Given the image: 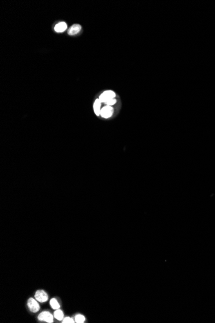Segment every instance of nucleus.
<instances>
[{
	"instance_id": "nucleus-1",
	"label": "nucleus",
	"mask_w": 215,
	"mask_h": 323,
	"mask_svg": "<svg viewBox=\"0 0 215 323\" xmlns=\"http://www.w3.org/2000/svg\"><path fill=\"white\" fill-rule=\"evenodd\" d=\"M115 97V94L114 91L106 90V91H104L103 94H101V96H99V100L101 101V103H105L108 100L114 99Z\"/></svg>"
},
{
	"instance_id": "nucleus-2",
	"label": "nucleus",
	"mask_w": 215,
	"mask_h": 323,
	"mask_svg": "<svg viewBox=\"0 0 215 323\" xmlns=\"http://www.w3.org/2000/svg\"><path fill=\"white\" fill-rule=\"evenodd\" d=\"M114 113V109L111 106L106 105L101 110L100 115L104 118H109L112 116Z\"/></svg>"
},
{
	"instance_id": "nucleus-3",
	"label": "nucleus",
	"mask_w": 215,
	"mask_h": 323,
	"mask_svg": "<svg viewBox=\"0 0 215 323\" xmlns=\"http://www.w3.org/2000/svg\"><path fill=\"white\" fill-rule=\"evenodd\" d=\"M38 319L41 321H45L48 323L53 322V316L48 311H43L41 313L38 317Z\"/></svg>"
},
{
	"instance_id": "nucleus-4",
	"label": "nucleus",
	"mask_w": 215,
	"mask_h": 323,
	"mask_svg": "<svg viewBox=\"0 0 215 323\" xmlns=\"http://www.w3.org/2000/svg\"><path fill=\"white\" fill-rule=\"evenodd\" d=\"M27 305H28L30 310L34 313L37 312V311H39L40 309L39 304L37 303L36 300L33 299V298H30V299H29Z\"/></svg>"
},
{
	"instance_id": "nucleus-5",
	"label": "nucleus",
	"mask_w": 215,
	"mask_h": 323,
	"mask_svg": "<svg viewBox=\"0 0 215 323\" xmlns=\"http://www.w3.org/2000/svg\"><path fill=\"white\" fill-rule=\"evenodd\" d=\"M35 298L37 301L44 303L48 300V295L44 290H38L35 294Z\"/></svg>"
},
{
	"instance_id": "nucleus-6",
	"label": "nucleus",
	"mask_w": 215,
	"mask_h": 323,
	"mask_svg": "<svg viewBox=\"0 0 215 323\" xmlns=\"http://www.w3.org/2000/svg\"><path fill=\"white\" fill-rule=\"evenodd\" d=\"M81 28L82 27L80 25L74 24L72 26H71L70 28L69 29L68 31V34L70 36L76 35L77 34H78V33L81 31Z\"/></svg>"
},
{
	"instance_id": "nucleus-7",
	"label": "nucleus",
	"mask_w": 215,
	"mask_h": 323,
	"mask_svg": "<svg viewBox=\"0 0 215 323\" xmlns=\"http://www.w3.org/2000/svg\"><path fill=\"white\" fill-rule=\"evenodd\" d=\"M67 29V25L64 21L59 22L54 27V30L56 32L61 33L65 32Z\"/></svg>"
},
{
	"instance_id": "nucleus-8",
	"label": "nucleus",
	"mask_w": 215,
	"mask_h": 323,
	"mask_svg": "<svg viewBox=\"0 0 215 323\" xmlns=\"http://www.w3.org/2000/svg\"><path fill=\"white\" fill-rule=\"evenodd\" d=\"M101 101L99 100V99H97L94 102V104H93V110H94V112L95 115H97V116H99V115H100V113H101Z\"/></svg>"
},
{
	"instance_id": "nucleus-9",
	"label": "nucleus",
	"mask_w": 215,
	"mask_h": 323,
	"mask_svg": "<svg viewBox=\"0 0 215 323\" xmlns=\"http://www.w3.org/2000/svg\"><path fill=\"white\" fill-rule=\"evenodd\" d=\"M54 317H56V319L59 320V321H61L63 319V317H64V314H63V311L60 310H57L55 311L54 312Z\"/></svg>"
},
{
	"instance_id": "nucleus-10",
	"label": "nucleus",
	"mask_w": 215,
	"mask_h": 323,
	"mask_svg": "<svg viewBox=\"0 0 215 323\" xmlns=\"http://www.w3.org/2000/svg\"><path fill=\"white\" fill-rule=\"evenodd\" d=\"M50 305L52 306V308L54 309V310H57V309H59L60 307V305L58 303V302L57 301V300L56 299H52L50 300Z\"/></svg>"
},
{
	"instance_id": "nucleus-11",
	"label": "nucleus",
	"mask_w": 215,
	"mask_h": 323,
	"mask_svg": "<svg viewBox=\"0 0 215 323\" xmlns=\"http://www.w3.org/2000/svg\"><path fill=\"white\" fill-rule=\"evenodd\" d=\"M75 319L76 322L78 323H82L85 321V317L82 315H77Z\"/></svg>"
},
{
	"instance_id": "nucleus-12",
	"label": "nucleus",
	"mask_w": 215,
	"mask_h": 323,
	"mask_svg": "<svg viewBox=\"0 0 215 323\" xmlns=\"http://www.w3.org/2000/svg\"><path fill=\"white\" fill-rule=\"evenodd\" d=\"M116 102H117V100L114 98V99H110V100H108V101H106V103H105V104H106V105H108V106H111V107H112V105H114V104L116 103Z\"/></svg>"
},
{
	"instance_id": "nucleus-13",
	"label": "nucleus",
	"mask_w": 215,
	"mask_h": 323,
	"mask_svg": "<svg viewBox=\"0 0 215 323\" xmlns=\"http://www.w3.org/2000/svg\"><path fill=\"white\" fill-rule=\"evenodd\" d=\"M63 323H73V322H75V321H74L71 318H70V317H66V318L63 319Z\"/></svg>"
}]
</instances>
